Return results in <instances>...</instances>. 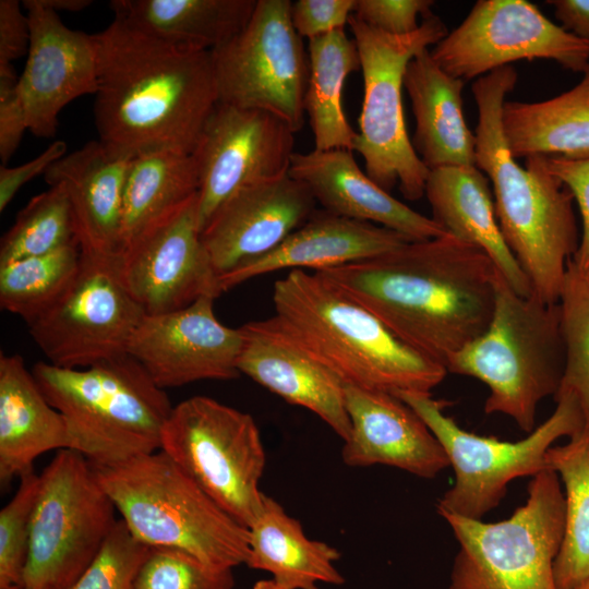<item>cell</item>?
Returning <instances> with one entry per match:
<instances>
[{"mask_svg":"<svg viewBox=\"0 0 589 589\" xmlns=\"http://www.w3.org/2000/svg\"><path fill=\"white\" fill-rule=\"evenodd\" d=\"M314 273L445 368L486 329L498 276L483 251L448 232Z\"/></svg>","mask_w":589,"mask_h":589,"instance_id":"6da1fadb","label":"cell"},{"mask_svg":"<svg viewBox=\"0 0 589 589\" xmlns=\"http://www.w3.org/2000/svg\"><path fill=\"white\" fill-rule=\"evenodd\" d=\"M93 38L98 141L125 158L192 154L218 104L212 51L175 48L118 19Z\"/></svg>","mask_w":589,"mask_h":589,"instance_id":"7a4b0ae2","label":"cell"},{"mask_svg":"<svg viewBox=\"0 0 589 589\" xmlns=\"http://www.w3.org/2000/svg\"><path fill=\"white\" fill-rule=\"evenodd\" d=\"M516 82V70L506 65L472 84L478 108L476 166L492 184L498 226L532 294L554 304L580 235L573 194L545 168L542 156L527 157L522 168L508 149L502 109Z\"/></svg>","mask_w":589,"mask_h":589,"instance_id":"3957f363","label":"cell"},{"mask_svg":"<svg viewBox=\"0 0 589 589\" xmlns=\"http://www.w3.org/2000/svg\"><path fill=\"white\" fill-rule=\"evenodd\" d=\"M280 327L346 385L431 394L446 368L424 356L322 276L292 269L273 287Z\"/></svg>","mask_w":589,"mask_h":589,"instance_id":"277c9868","label":"cell"},{"mask_svg":"<svg viewBox=\"0 0 589 589\" xmlns=\"http://www.w3.org/2000/svg\"><path fill=\"white\" fill-rule=\"evenodd\" d=\"M32 373L65 421L69 449L91 464L113 465L159 450L173 406L128 353L87 368L39 361Z\"/></svg>","mask_w":589,"mask_h":589,"instance_id":"5b68a950","label":"cell"},{"mask_svg":"<svg viewBox=\"0 0 589 589\" xmlns=\"http://www.w3.org/2000/svg\"><path fill=\"white\" fill-rule=\"evenodd\" d=\"M131 533L144 544L182 550L204 564H245L249 530L163 450L113 465L91 464Z\"/></svg>","mask_w":589,"mask_h":589,"instance_id":"8992f818","label":"cell"},{"mask_svg":"<svg viewBox=\"0 0 589 589\" xmlns=\"http://www.w3.org/2000/svg\"><path fill=\"white\" fill-rule=\"evenodd\" d=\"M564 362L558 304L517 293L498 273L486 329L455 353L446 370L485 384V413L505 414L530 433L538 405L560 388Z\"/></svg>","mask_w":589,"mask_h":589,"instance_id":"52a82bcc","label":"cell"},{"mask_svg":"<svg viewBox=\"0 0 589 589\" xmlns=\"http://www.w3.org/2000/svg\"><path fill=\"white\" fill-rule=\"evenodd\" d=\"M348 26L357 45L363 77V101L353 152L364 160L366 175L389 192L396 185L409 201L424 195L429 169L408 136L402 106L408 63L447 34L433 13L408 35H388L372 28L354 14Z\"/></svg>","mask_w":589,"mask_h":589,"instance_id":"ba28073f","label":"cell"},{"mask_svg":"<svg viewBox=\"0 0 589 589\" xmlns=\"http://www.w3.org/2000/svg\"><path fill=\"white\" fill-rule=\"evenodd\" d=\"M440 516L459 544L448 589H557L554 563L564 534L565 500L555 471L532 477L526 503L507 519Z\"/></svg>","mask_w":589,"mask_h":589,"instance_id":"9c48e42d","label":"cell"},{"mask_svg":"<svg viewBox=\"0 0 589 589\" xmlns=\"http://www.w3.org/2000/svg\"><path fill=\"white\" fill-rule=\"evenodd\" d=\"M397 397L424 421L454 469V484L437 501L438 515L481 519L498 506L510 481L551 470L546 454L555 441L564 436L570 438L585 429L581 407L569 394L555 396L553 413L516 442L461 429L445 414L446 402L434 399L431 394L400 393Z\"/></svg>","mask_w":589,"mask_h":589,"instance_id":"30bf717a","label":"cell"},{"mask_svg":"<svg viewBox=\"0 0 589 589\" xmlns=\"http://www.w3.org/2000/svg\"><path fill=\"white\" fill-rule=\"evenodd\" d=\"M160 450L244 527L259 514L266 455L253 417L211 397L172 407Z\"/></svg>","mask_w":589,"mask_h":589,"instance_id":"8fae6325","label":"cell"},{"mask_svg":"<svg viewBox=\"0 0 589 589\" xmlns=\"http://www.w3.org/2000/svg\"><path fill=\"white\" fill-rule=\"evenodd\" d=\"M91 462L60 449L40 473L21 589H70L117 519Z\"/></svg>","mask_w":589,"mask_h":589,"instance_id":"7c38bea8","label":"cell"},{"mask_svg":"<svg viewBox=\"0 0 589 589\" xmlns=\"http://www.w3.org/2000/svg\"><path fill=\"white\" fill-rule=\"evenodd\" d=\"M289 0H257L245 27L212 50L218 101L267 111L296 133L304 124L309 56Z\"/></svg>","mask_w":589,"mask_h":589,"instance_id":"4fadbf2b","label":"cell"},{"mask_svg":"<svg viewBox=\"0 0 589 589\" xmlns=\"http://www.w3.org/2000/svg\"><path fill=\"white\" fill-rule=\"evenodd\" d=\"M145 315L124 285L120 254L81 252L72 281L27 326L49 363L87 368L127 354Z\"/></svg>","mask_w":589,"mask_h":589,"instance_id":"5bb4252c","label":"cell"},{"mask_svg":"<svg viewBox=\"0 0 589 589\" xmlns=\"http://www.w3.org/2000/svg\"><path fill=\"white\" fill-rule=\"evenodd\" d=\"M430 53L443 71L464 81L518 60H552L581 74L589 68V45L526 0L477 1Z\"/></svg>","mask_w":589,"mask_h":589,"instance_id":"9a60e30c","label":"cell"},{"mask_svg":"<svg viewBox=\"0 0 589 589\" xmlns=\"http://www.w3.org/2000/svg\"><path fill=\"white\" fill-rule=\"evenodd\" d=\"M293 146L294 132L278 117L218 101L192 152L200 182L201 232L239 190L287 175Z\"/></svg>","mask_w":589,"mask_h":589,"instance_id":"2e32d148","label":"cell"},{"mask_svg":"<svg viewBox=\"0 0 589 589\" xmlns=\"http://www.w3.org/2000/svg\"><path fill=\"white\" fill-rule=\"evenodd\" d=\"M196 200L197 194L120 254L124 285L146 315L177 311L201 297L221 293L202 241Z\"/></svg>","mask_w":589,"mask_h":589,"instance_id":"e0dca14e","label":"cell"},{"mask_svg":"<svg viewBox=\"0 0 589 589\" xmlns=\"http://www.w3.org/2000/svg\"><path fill=\"white\" fill-rule=\"evenodd\" d=\"M215 299L204 296L183 309L145 315L134 329L127 353L160 388L240 375L242 333L218 321Z\"/></svg>","mask_w":589,"mask_h":589,"instance_id":"ac0fdd59","label":"cell"},{"mask_svg":"<svg viewBox=\"0 0 589 589\" xmlns=\"http://www.w3.org/2000/svg\"><path fill=\"white\" fill-rule=\"evenodd\" d=\"M31 39L19 79L28 130L52 137L60 111L72 100L97 92V56L93 35L63 24L38 0H24Z\"/></svg>","mask_w":589,"mask_h":589,"instance_id":"d6986e66","label":"cell"},{"mask_svg":"<svg viewBox=\"0 0 589 589\" xmlns=\"http://www.w3.org/2000/svg\"><path fill=\"white\" fill-rule=\"evenodd\" d=\"M316 204L308 187L289 173L239 190L201 232L218 276L278 247Z\"/></svg>","mask_w":589,"mask_h":589,"instance_id":"ffe728a7","label":"cell"},{"mask_svg":"<svg viewBox=\"0 0 589 589\" xmlns=\"http://www.w3.org/2000/svg\"><path fill=\"white\" fill-rule=\"evenodd\" d=\"M238 370L321 418L344 442L351 432L346 384L291 338L274 316L240 326Z\"/></svg>","mask_w":589,"mask_h":589,"instance_id":"44dd1931","label":"cell"},{"mask_svg":"<svg viewBox=\"0 0 589 589\" xmlns=\"http://www.w3.org/2000/svg\"><path fill=\"white\" fill-rule=\"evenodd\" d=\"M351 432L341 457L351 467L385 465L423 479L449 467L448 457L420 416L397 396L345 388Z\"/></svg>","mask_w":589,"mask_h":589,"instance_id":"7402d4cb","label":"cell"},{"mask_svg":"<svg viewBox=\"0 0 589 589\" xmlns=\"http://www.w3.org/2000/svg\"><path fill=\"white\" fill-rule=\"evenodd\" d=\"M289 176L304 183L323 209L394 230L411 241L447 233L431 217L398 201L362 171L348 149L294 153Z\"/></svg>","mask_w":589,"mask_h":589,"instance_id":"603a6c76","label":"cell"},{"mask_svg":"<svg viewBox=\"0 0 589 589\" xmlns=\"http://www.w3.org/2000/svg\"><path fill=\"white\" fill-rule=\"evenodd\" d=\"M409 241L388 228L316 209L271 252L219 276V289L223 293L249 279L283 269L320 272L365 261Z\"/></svg>","mask_w":589,"mask_h":589,"instance_id":"cb8c5ba5","label":"cell"},{"mask_svg":"<svg viewBox=\"0 0 589 589\" xmlns=\"http://www.w3.org/2000/svg\"><path fill=\"white\" fill-rule=\"evenodd\" d=\"M91 141L64 155L44 175L69 196L82 253L120 254L123 189L130 160Z\"/></svg>","mask_w":589,"mask_h":589,"instance_id":"d4e9b609","label":"cell"},{"mask_svg":"<svg viewBox=\"0 0 589 589\" xmlns=\"http://www.w3.org/2000/svg\"><path fill=\"white\" fill-rule=\"evenodd\" d=\"M424 195L437 225L483 251L514 291L525 297L532 293L502 235L490 181L476 165L430 170Z\"/></svg>","mask_w":589,"mask_h":589,"instance_id":"484cf974","label":"cell"},{"mask_svg":"<svg viewBox=\"0 0 589 589\" xmlns=\"http://www.w3.org/2000/svg\"><path fill=\"white\" fill-rule=\"evenodd\" d=\"M464 84L443 71L429 49L407 65L404 87L416 121L411 143L429 170L476 165V135L464 115Z\"/></svg>","mask_w":589,"mask_h":589,"instance_id":"4316f807","label":"cell"},{"mask_svg":"<svg viewBox=\"0 0 589 589\" xmlns=\"http://www.w3.org/2000/svg\"><path fill=\"white\" fill-rule=\"evenodd\" d=\"M62 414L40 390L20 354H0V481L33 470L34 460L52 449H69Z\"/></svg>","mask_w":589,"mask_h":589,"instance_id":"83f0119b","label":"cell"},{"mask_svg":"<svg viewBox=\"0 0 589 589\" xmlns=\"http://www.w3.org/2000/svg\"><path fill=\"white\" fill-rule=\"evenodd\" d=\"M257 0H112L115 19L175 47L212 51L237 36Z\"/></svg>","mask_w":589,"mask_h":589,"instance_id":"f1b7e54d","label":"cell"},{"mask_svg":"<svg viewBox=\"0 0 589 589\" xmlns=\"http://www.w3.org/2000/svg\"><path fill=\"white\" fill-rule=\"evenodd\" d=\"M247 565L268 572L283 589H318L317 582L342 585L335 567L340 553L308 538L301 524L274 498L264 494L262 507L248 527Z\"/></svg>","mask_w":589,"mask_h":589,"instance_id":"f546056e","label":"cell"},{"mask_svg":"<svg viewBox=\"0 0 589 589\" xmlns=\"http://www.w3.org/2000/svg\"><path fill=\"white\" fill-rule=\"evenodd\" d=\"M502 130L512 156L589 158V68L577 85L553 98L507 101Z\"/></svg>","mask_w":589,"mask_h":589,"instance_id":"4dcf8cb0","label":"cell"},{"mask_svg":"<svg viewBox=\"0 0 589 589\" xmlns=\"http://www.w3.org/2000/svg\"><path fill=\"white\" fill-rule=\"evenodd\" d=\"M199 185L192 154L161 151L133 157L123 189L120 254L196 195Z\"/></svg>","mask_w":589,"mask_h":589,"instance_id":"1f68e13d","label":"cell"},{"mask_svg":"<svg viewBox=\"0 0 589 589\" xmlns=\"http://www.w3.org/2000/svg\"><path fill=\"white\" fill-rule=\"evenodd\" d=\"M308 56L304 109L314 136V149L352 151L357 132L346 118L341 94L348 75L361 69L357 45L345 29L334 31L309 39Z\"/></svg>","mask_w":589,"mask_h":589,"instance_id":"d6a6232c","label":"cell"},{"mask_svg":"<svg viewBox=\"0 0 589 589\" xmlns=\"http://www.w3.org/2000/svg\"><path fill=\"white\" fill-rule=\"evenodd\" d=\"M551 470L564 485L565 525L554 563L557 589H578L589 579V429L552 446L546 454Z\"/></svg>","mask_w":589,"mask_h":589,"instance_id":"836d02e7","label":"cell"},{"mask_svg":"<svg viewBox=\"0 0 589 589\" xmlns=\"http://www.w3.org/2000/svg\"><path fill=\"white\" fill-rule=\"evenodd\" d=\"M81 261L77 242L56 251L0 265V305L26 324L48 309L75 276Z\"/></svg>","mask_w":589,"mask_h":589,"instance_id":"e575fe53","label":"cell"},{"mask_svg":"<svg viewBox=\"0 0 589 589\" xmlns=\"http://www.w3.org/2000/svg\"><path fill=\"white\" fill-rule=\"evenodd\" d=\"M77 242L71 203L61 184L34 196L1 239L0 265ZM79 243V242H77Z\"/></svg>","mask_w":589,"mask_h":589,"instance_id":"d590c367","label":"cell"},{"mask_svg":"<svg viewBox=\"0 0 589 589\" xmlns=\"http://www.w3.org/2000/svg\"><path fill=\"white\" fill-rule=\"evenodd\" d=\"M557 304L565 362L555 396L573 395L589 429V273L573 259L567 263Z\"/></svg>","mask_w":589,"mask_h":589,"instance_id":"8d00e7d4","label":"cell"},{"mask_svg":"<svg viewBox=\"0 0 589 589\" xmlns=\"http://www.w3.org/2000/svg\"><path fill=\"white\" fill-rule=\"evenodd\" d=\"M39 489L40 474L34 470L23 474L14 496L0 512V589L22 587Z\"/></svg>","mask_w":589,"mask_h":589,"instance_id":"74e56055","label":"cell"},{"mask_svg":"<svg viewBox=\"0 0 589 589\" xmlns=\"http://www.w3.org/2000/svg\"><path fill=\"white\" fill-rule=\"evenodd\" d=\"M232 569H218L173 548L151 546L135 589H233Z\"/></svg>","mask_w":589,"mask_h":589,"instance_id":"f35d334b","label":"cell"},{"mask_svg":"<svg viewBox=\"0 0 589 589\" xmlns=\"http://www.w3.org/2000/svg\"><path fill=\"white\" fill-rule=\"evenodd\" d=\"M151 546L139 541L118 519L100 550L70 589H135Z\"/></svg>","mask_w":589,"mask_h":589,"instance_id":"ab89813d","label":"cell"},{"mask_svg":"<svg viewBox=\"0 0 589 589\" xmlns=\"http://www.w3.org/2000/svg\"><path fill=\"white\" fill-rule=\"evenodd\" d=\"M432 0H357L353 14L368 26L388 35H408L432 14Z\"/></svg>","mask_w":589,"mask_h":589,"instance_id":"60d3db41","label":"cell"},{"mask_svg":"<svg viewBox=\"0 0 589 589\" xmlns=\"http://www.w3.org/2000/svg\"><path fill=\"white\" fill-rule=\"evenodd\" d=\"M545 168L570 191L577 204L581 233L574 262L589 273V158L569 159L560 156H542Z\"/></svg>","mask_w":589,"mask_h":589,"instance_id":"b9f144b4","label":"cell"},{"mask_svg":"<svg viewBox=\"0 0 589 589\" xmlns=\"http://www.w3.org/2000/svg\"><path fill=\"white\" fill-rule=\"evenodd\" d=\"M19 79L12 63L0 64V158L3 164L15 153L28 130Z\"/></svg>","mask_w":589,"mask_h":589,"instance_id":"7bdbcfd3","label":"cell"},{"mask_svg":"<svg viewBox=\"0 0 589 589\" xmlns=\"http://www.w3.org/2000/svg\"><path fill=\"white\" fill-rule=\"evenodd\" d=\"M357 0H298L291 4V22L300 37L315 38L345 29Z\"/></svg>","mask_w":589,"mask_h":589,"instance_id":"ee69618b","label":"cell"},{"mask_svg":"<svg viewBox=\"0 0 589 589\" xmlns=\"http://www.w3.org/2000/svg\"><path fill=\"white\" fill-rule=\"evenodd\" d=\"M67 155L65 142L58 140L32 160L16 167H0V212H3L17 191L29 180L46 171Z\"/></svg>","mask_w":589,"mask_h":589,"instance_id":"f6af8a7d","label":"cell"},{"mask_svg":"<svg viewBox=\"0 0 589 589\" xmlns=\"http://www.w3.org/2000/svg\"><path fill=\"white\" fill-rule=\"evenodd\" d=\"M17 0H0V64L12 63L28 52L31 29Z\"/></svg>","mask_w":589,"mask_h":589,"instance_id":"bcb514c9","label":"cell"},{"mask_svg":"<svg viewBox=\"0 0 589 589\" xmlns=\"http://www.w3.org/2000/svg\"><path fill=\"white\" fill-rule=\"evenodd\" d=\"M561 26L589 45V0H550Z\"/></svg>","mask_w":589,"mask_h":589,"instance_id":"7dc6e473","label":"cell"},{"mask_svg":"<svg viewBox=\"0 0 589 589\" xmlns=\"http://www.w3.org/2000/svg\"><path fill=\"white\" fill-rule=\"evenodd\" d=\"M43 5L58 13V11L80 12L89 5L92 0H38Z\"/></svg>","mask_w":589,"mask_h":589,"instance_id":"c3c4849f","label":"cell"},{"mask_svg":"<svg viewBox=\"0 0 589 589\" xmlns=\"http://www.w3.org/2000/svg\"><path fill=\"white\" fill-rule=\"evenodd\" d=\"M253 589H283L273 579L256 581Z\"/></svg>","mask_w":589,"mask_h":589,"instance_id":"681fc988","label":"cell"},{"mask_svg":"<svg viewBox=\"0 0 589 589\" xmlns=\"http://www.w3.org/2000/svg\"><path fill=\"white\" fill-rule=\"evenodd\" d=\"M578 589H589V579L586 580Z\"/></svg>","mask_w":589,"mask_h":589,"instance_id":"f907efd6","label":"cell"}]
</instances>
